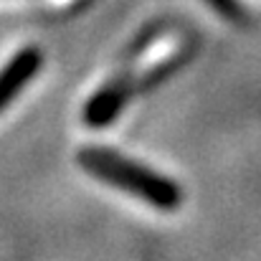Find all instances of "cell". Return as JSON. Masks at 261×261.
<instances>
[{
	"label": "cell",
	"mask_w": 261,
	"mask_h": 261,
	"mask_svg": "<svg viewBox=\"0 0 261 261\" xmlns=\"http://www.w3.org/2000/svg\"><path fill=\"white\" fill-rule=\"evenodd\" d=\"M188 51L190 46L175 33H165V28H152L142 33V38L135 41V46L124 56L119 71L87 101V127L109 124L137 91L150 89L177 69L182 59H188Z\"/></svg>",
	"instance_id": "1"
},
{
	"label": "cell",
	"mask_w": 261,
	"mask_h": 261,
	"mask_svg": "<svg viewBox=\"0 0 261 261\" xmlns=\"http://www.w3.org/2000/svg\"><path fill=\"white\" fill-rule=\"evenodd\" d=\"M41 61H43L41 51L33 48V46H28V48L18 51L0 69V109L8 107V101L33 79V74L41 69Z\"/></svg>",
	"instance_id": "3"
},
{
	"label": "cell",
	"mask_w": 261,
	"mask_h": 261,
	"mask_svg": "<svg viewBox=\"0 0 261 261\" xmlns=\"http://www.w3.org/2000/svg\"><path fill=\"white\" fill-rule=\"evenodd\" d=\"M76 163L87 170L91 177L119 188L142 203L158 208V211H175L182 203V190L168 175L155 173L152 168L129 160L127 155L109 150V147H84L76 152Z\"/></svg>",
	"instance_id": "2"
},
{
	"label": "cell",
	"mask_w": 261,
	"mask_h": 261,
	"mask_svg": "<svg viewBox=\"0 0 261 261\" xmlns=\"http://www.w3.org/2000/svg\"><path fill=\"white\" fill-rule=\"evenodd\" d=\"M216 10H221V13H226L228 18H239L241 13H244V8H241V3H236V0H208Z\"/></svg>",
	"instance_id": "4"
}]
</instances>
